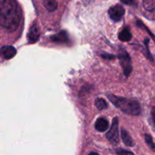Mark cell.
Listing matches in <instances>:
<instances>
[{"label":"cell","mask_w":155,"mask_h":155,"mask_svg":"<svg viewBox=\"0 0 155 155\" xmlns=\"http://www.w3.org/2000/svg\"><path fill=\"white\" fill-rule=\"evenodd\" d=\"M21 13L16 0H0V27L9 31L18 28Z\"/></svg>","instance_id":"6da1fadb"},{"label":"cell","mask_w":155,"mask_h":155,"mask_svg":"<svg viewBox=\"0 0 155 155\" xmlns=\"http://www.w3.org/2000/svg\"><path fill=\"white\" fill-rule=\"evenodd\" d=\"M107 97L113 105L116 106L117 108L126 114L138 116L141 113V106L137 101L128 99V98L119 97L110 94H107Z\"/></svg>","instance_id":"7a4b0ae2"},{"label":"cell","mask_w":155,"mask_h":155,"mask_svg":"<svg viewBox=\"0 0 155 155\" xmlns=\"http://www.w3.org/2000/svg\"><path fill=\"white\" fill-rule=\"evenodd\" d=\"M106 137L111 144H117L120 142V132H119V120L117 117L112 122V126L106 134Z\"/></svg>","instance_id":"3957f363"},{"label":"cell","mask_w":155,"mask_h":155,"mask_svg":"<svg viewBox=\"0 0 155 155\" xmlns=\"http://www.w3.org/2000/svg\"><path fill=\"white\" fill-rule=\"evenodd\" d=\"M119 59H120V65H122L124 74L126 76H129L130 73L132 72V62H131V59L129 55L128 54L127 52L123 49H120V53H119Z\"/></svg>","instance_id":"277c9868"},{"label":"cell","mask_w":155,"mask_h":155,"mask_svg":"<svg viewBox=\"0 0 155 155\" xmlns=\"http://www.w3.org/2000/svg\"><path fill=\"white\" fill-rule=\"evenodd\" d=\"M108 14L112 20L115 21H119L124 16L125 9L122 5H116L114 6H112L108 10Z\"/></svg>","instance_id":"5b68a950"},{"label":"cell","mask_w":155,"mask_h":155,"mask_svg":"<svg viewBox=\"0 0 155 155\" xmlns=\"http://www.w3.org/2000/svg\"><path fill=\"white\" fill-rule=\"evenodd\" d=\"M40 37V31L36 22L31 26L28 34V40L30 44H34L38 41Z\"/></svg>","instance_id":"8992f818"},{"label":"cell","mask_w":155,"mask_h":155,"mask_svg":"<svg viewBox=\"0 0 155 155\" xmlns=\"http://www.w3.org/2000/svg\"><path fill=\"white\" fill-rule=\"evenodd\" d=\"M17 53V50L12 46H4L0 49V56L5 59H10Z\"/></svg>","instance_id":"52a82bcc"},{"label":"cell","mask_w":155,"mask_h":155,"mask_svg":"<svg viewBox=\"0 0 155 155\" xmlns=\"http://www.w3.org/2000/svg\"><path fill=\"white\" fill-rule=\"evenodd\" d=\"M50 39L53 42L58 43V44H65V43H68L69 41L68 34L64 31H61L59 34L53 35L50 37Z\"/></svg>","instance_id":"ba28073f"},{"label":"cell","mask_w":155,"mask_h":155,"mask_svg":"<svg viewBox=\"0 0 155 155\" xmlns=\"http://www.w3.org/2000/svg\"><path fill=\"white\" fill-rule=\"evenodd\" d=\"M109 122L105 118H99L95 123V129L101 132H104L108 129Z\"/></svg>","instance_id":"9c48e42d"},{"label":"cell","mask_w":155,"mask_h":155,"mask_svg":"<svg viewBox=\"0 0 155 155\" xmlns=\"http://www.w3.org/2000/svg\"><path fill=\"white\" fill-rule=\"evenodd\" d=\"M121 138H122V140H123V141L124 142V144H126V146L132 147V146L135 145V143H134L132 137L130 136L129 132H128L126 130H125L124 129H121Z\"/></svg>","instance_id":"30bf717a"},{"label":"cell","mask_w":155,"mask_h":155,"mask_svg":"<svg viewBox=\"0 0 155 155\" xmlns=\"http://www.w3.org/2000/svg\"><path fill=\"white\" fill-rule=\"evenodd\" d=\"M43 3L46 9L50 12L56 11L58 8V3L56 0H43Z\"/></svg>","instance_id":"8fae6325"},{"label":"cell","mask_w":155,"mask_h":155,"mask_svg":"<svg viewBox=\"0 0 155 155\" xmlns=\"http://www.w3.org/2000/svg\"><path fill=\"white\" fill-rule=\"evenodd\" d=\"M132 34L128 28H124L119 34V39L123 42H128L132 39Z\"/></svg>","instance_id":"7c38bea8"},{"label":"cell","mask_w":155,"mask_h":155,"mask_svg":"<svg viewBox=\"0 0 155 155\" xmlns=\"http://www.w3.org/2000/svg\"><path fill=\"white\" fill-rule=\"evenodd\" d=\"M143 7L149 12H155V0H143Z\"/></svg>","instance_id":"4fadbf2b"},{"label":"cell","mask_w":155,"mask_h":155,"mask_svg":"<svg viewBox=\"0 0 155 155\" xmlns=\"http://www.w3.org/2000/svg\"><path fill=\"white\" fill-rule=\"evenodd\" d=\"M95 106L97 107V108L99 110H105L108 107V104L106 102L105 100L102 99V98H97L95 101Z\"/></svg>","instance_id":"5bb4252c"},{"label":"cell","mask_w":155,"mask_h":155,"mask_svg":"<svg viewBox=\"0 0 155 155\" xmlns=\"http://www.w3.org/2000/svg\"><path fill=\"white\" fill-rule=\"evenodd\" d=\"M144 139H145L146 143H147V145L149 146V147H150L152 150L155 151V143L153 142L152 137L150 136V135L146 134V135H144Z\"/></svg>","instance_id":"9a60e30c"},{"label":"cell","mask_w":155,"mask_h":155,"mask_svg":"<svg viewBox=\"0 0 155 155\" xmlns=\"http://www.w3.org/2000/svg\"><path fill=\"white\" fill-rule=\"evenodd\" d=\"M116 153L117 155H135L132 151L125 150L123 148H118L116 150Z\"/></svg>","instance_id":"2e32d148"},{"label":"cell","mask_w":155,"mask_h":155,"mask_svg":"<svg viewBox=\"0 0 155 155\" xmlns=\"http://www.w3.org/2000/svg\"><path fill=\"white\" fill-rule=\"evenodd\" d=\"M150 114H151L152 126H153V129L155 131V107H153V108L151 109Z\"/></svg>","instance_id":"e0dca14e"},{"label":"cell","mask_w":155,"mask_h":155,"mask_svg":"<svg viewBox=\"0 0 155 155\" xmlns=\"http://www.w3.org/2000/svg\"><path fill=\"white\" fill-rule=\"evenodd\" d=\"M123 4L127 5H136V0H120Z\"/></svg>","instance_id":"ac0fdd59"},{"label":"cell","mask_w":155,"mask_h":155,"mask_svg":"<svg viewBox=\"0 0 155 155\" xmlns=\"http://www.w3.org/2000/svg\"><path fill=\"white\" fill-rule=\"evenodd\" d=\"M103 57H104V58H106V59H110V58H111V59H113V57H114V56H112V55H107V56H104V55H103Z\"/></svg>","instance_id":"d6986e66"},{"label":"cell","mask_w":155,"mask_h":155,"mask_svg":"<svg viewBox=\"0 0 155 155\" xmlns=\"http://www.w3.org/2000/svg\"><path fill=\"white\" fill-rule=\"evenodd\" d=\"M88 155H99V154H98L97 153H96V152H91V153H89Z\"/></svg>","instance_id":"ffe728a7"}]
</instances>
